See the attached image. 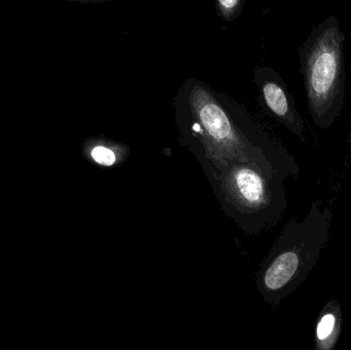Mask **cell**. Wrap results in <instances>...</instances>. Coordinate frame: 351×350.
<instances>
[{
	"mask_svg": "<svg viewBox=\"0 0 351 350\" xmlns=\"http://www.w3.org/2000/svg\"><path fill=\"white\" fill-rule=\"evenodd\" d=\"M177 101L178 129L186 147L204 162H251L268 170L298 177L288 149L262 129L241 107L192 80Z\"/></svg>",
	"mask_w": 351,
	"mask_h": 350,
	"instance_id": "obj_1",
	"label": "cell"
},
{
	"mask_svg": "<svg viewBox=\"0 0 351 350\" xmlns=\"http://www.w3.org/2000/svg\"><path fill=\"white\" fill-rule=\"evenodd\" d=\"M200 166L223 211L247 236L272 227L284 215L289 175L235 160Z\"/></svg>",
	"mask_w": 351,
	"mask_h": 350,
	"instance_id": "obj_2",
	"label": "cell"
},
{
	"mask_svg": "<svg viewBox=\"0 0 351 350\" xmlns=\"http://www.w3.org/2000/svg\"><path fill=\"white\" fill-rule=\"evenodd\" d=\"M332 218L330 208L315 201L302 221L285 226L257 273L266 303L276 308L304 283L329 240Z\"/></svg>",
	"mask_w": 351,
	"mask_h": 350,
	"instance_id": "obj_3",
	"label": "cell"
},
{
	"mask_svg": "<svg viewBox=\"0 0 351 350\" xmlns=\"http://www.w3.org/2000/svg\"><path fill=\"white\" fill-rule=\"evenodd\" d=\"M344 40L339 21L332 16L311 30L299 51L309 114L322 129L331 127L343 110Z\"/></svg>",
	"mask_w": 351,
	"mask_h": 350,
	"instance_id": "obj_4",
	"label": "cell"
},
{
	"mask_svg": "<svg viewBox=\"0 0 351 350\" xmlns=\"http://www.w3.org/2000/svg\"><path fill=\"white\" fill-rule=\"evenodd\" d=\"M256 78L261 90L262 98L270 113L289 131L303 139L304 121L280 75L270 68H261L256 72Z\"/></svg>",
	"mask_w": 351,
	"mask_h": 350,
	"instance_id": "obj_5",
	"label": "cell"
},
{
	"mask_svg": "<svg viewBox=\"0 0 351 350\" xmlns=\"http://www.w3.org/2000/svg\"><path fill=\"white\" fill-rule=\"evenodd\" d=\"M342 329V310L337 300L326 304L315 330V349L332 350L337 345Z\"/></svg>",
	"mask_w": 351,
	"mask_h": 350,
	"instance_id": "obj_6",
	"label": "cell"
},
{
	"mask_svg": "<svg viewBox=\"0 0 351 350\" xmlns=\"http://www.w3.org/2000/svg\"><path fill=\"white\" fill-rule=\"evenodd\" d=\"M129 155V148L121 144L107 140L98 143L90 150V158L99 166L112 168L123 164Z\"/></svg>",
	"mask_w": 351,
	"mask_h": 350,
	"instance_id": "obj_7",
	"label": "cell"
},
{
	"mask_svg": "<svg viewBox=\"0 0 351 350\" xmlns=\"http://www.w3.org/2000/svg\"><path fill=\"white\" fill-rule=\"evenodd\" d=\"M243 3V0H217V8L223 18L231 21L239 16Z\"/></svg>",
	"mask_w": 351,
	"mask_h": 350,
	"instance_id": "obj_8",
	"label": "cell"
}]
</instances>
